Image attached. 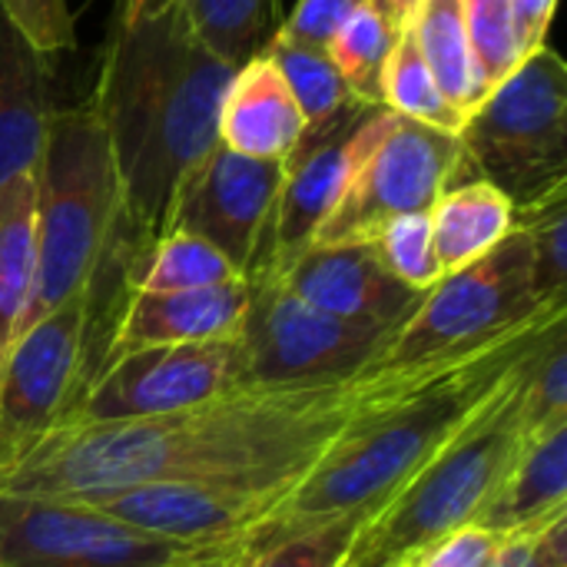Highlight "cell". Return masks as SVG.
Segmentation results:
<instances>
[{
  "mask_svg": "<svg viewBox=\"0 0 567 567\" xmlns=\"http://www.w3.org/2000/svg\"><path fill=\"white\" fill-rule=\"evenodd\" d=\"M472 179L528 206L567 186V70L545 43L495 83L458 130Z\"/></svg>",
  "mask_w": 567,
  "mask_h": 567,
  "instance_id": "6",
  "label": "cell"
},
{
  "mask_svg": "<svg viewBox=\"0 0 567 567\" xmlns=\"http://www.w3.org/2000/svg\"><path fill=\"white\" fill-rule=\"evenodd\" d=\"M243 551L159 538L80 498L0 495V567H236Z\"/></svg>",
  "mask_w": 567,
  "mask_h": 567,
  "instance_id": "8",
  "label": "cell"
},
{
  "mask_svg": "<svg viewBox=\"0 0 567 567\" xmlns=\"http://www.w3.org/2000/svg\"><path fill=\"white\" fill-rule=\"evenodd\" d=\"M565 316L538 319L478 349L435 359L412 382L369 405L296 482L279 512L246 542V548L269 545L342 515L372 522V515L382 512L435 458V452L482 412L542 332Z\"/></svg>",
  "mask_w": 567,
  "mask_h": 567,
  "instance_id": "3",
  "label": "cell"
},
{
  "mask_svg": "<svg viewBox=\"0 0 567 567\" xmlns=\"http://www.w3.org/2000/svg\"><path fill=\"white\" fill-rule=\"evenodd\" d=\"M276 70L282 73L292 100L299 103L302 116H306V130H316V126H326L339 116H346L349 110L355 106H365L359 103L339 66L332 63L329 50H319V47H306V43H296L289 37H282L279 30L272 33V40L266 43L262 50Z\"/></svg>",
  "mask_w": 567,
  "mask_h": 567,
  "instance_id": "26",
  "label": "cell"
},
{
  "mask_svg": "<svg viewBox=\"0 0 567 567\" xmlns=\"http://www.w3.org/2000/svg\"><path fill=\"white\" fill-rule=\"evenodd\" d=\"M429 223L439 266L445 276H452L488 256L515 233V206L498 186L485 179H465L435 199Z\"/></svg>",
  "mask_w": 567,
  "mask_h": 567,
  "instance_id": "21",
  "label": "cell"
},
{
  "mask_svg": "<svg viewBox=\"0 0 567 567\" xmlns=\"http://www.w3.org/2000/svg\"><path fill=\"white\" fill-rule=\"evenodd\" d=\"M365 525L369 522L359 515H342L276 538L269 545L246 548L239 567H346Z\"/></svg>",
  "mask_w": 567,
  "mask_h": 567,
  "instance_id": "31",
  "label": "cell"
},
{
  "mask_svg": "<svg viewBox=\"0 0 567 567\" xmlns=\"http://www.w3.org/2000/svg\"><path fill=\"white\" fill-rule=\"evenodd\" d=\"M269 276H276L302 302L336 319L379 326L389 332H399L422 302V292L385 272L369 243L309 246Z\"/></svg>",
  "mask_w": 567,
  "mask_h": 567,
  "instance_id": "16",
  "label": "cell"
},
{
  "mask_svg": "<svg viewBox=\"0 0 567 567\" xmlns=\"http://www.w3.org/2000/svg\"><path fill=\"white\" fill-rule=\"evenodd\" d=\"M382 106L412 123H422V126H432L442 133H455V136L465 123V113L442 93L439 80L432 76V70L415 43L412 27H402L395 50L389 56L385 76H382Z\"/></svg>",
  "mask_w": 567,
  "mask_h": 567,
  "instance_id": "28",
  "label": "cell"
},
{
  "mask_svg": "<svg viewBox=\"0 0 567 567\" xmlns=\"http://www.w3.org/2000/svg\"><path fill=\"white\" fill-rule=\"evenodd\" d=\"M525 432L567 422V319H555L522 362Z\"/></svg>",
  "mask_w": 567,
  "mask_h": 567,
  "instance_id": "30",
  "label": "cell"
},
{
  "mask_svg": "<svg viewBox=\"0 0 567 567\" xmlns=\"http://www.w3.org/2000/svg\"><path fill=\"white\" fill-rule=\"evenodd\" d=\"M306 133V116L276 63L259 53L246 60L219 110V143L249 159H286Z\"/></svg>",
  "mask_w": 567,
  "mask_h": 567,
  "instance_id": "19",
  "label": "cell"
},
{
  "mask_svg": "<svg viewBox=\"0 0 567 567\" xmlns=\"http://www.w3.org/2000/svg\"><path fill=\"white\" fill-rule=\"evenodd\" d=\"M0 7L43 56L66 53L76 47V30L66 0H0Z\"/></svg>",
  "mask_w": 567,
  "mask_h": 567,
  "instance_id": "34",
  "label": "cell"
},
{
  "mask_svg": "<svg viewBox=\"0 0 567 567\" xmlns=\"http://www.w3.org/2000/svg\"><path fill=\"white\" fill-rule=\"evenodd\" d=\"M236 565H239V561H236Z\"/></svg>",
  "mask_w": 567,
  "mask_h": 567,
  "instance_id": "42",
  "label": "cell"
},
{
  "mask_svg": "<svg viewBox=\"0 0 567 567\" xmlns=\"http://www.w3.org/2000/svg\"><path fill=\"white\" fill-rule=\"evenodd\" d=\"M415 558L419 555H382L375 548H365V545H355L352 558L346 567H415Z\"/></svg>",
  "mask_w": 567,
  "mask_h": 567,
  "instance_id": "38",
  "label": "cell"
},
{
  "mask_svg": "<svg viewBox=\"0 0 567 567\" xmlns=\"http://www.w3.org/2000/svg\"><path fill=\"white\" fill-rule=\"evenodd\" d=\"M249 279V309L236 332L246 385H322L359 375L379 365L395 332L362 322L336 319L296 292H289L276 276L259 272Z\"/></svg>",
  "mask_w": 567,
  "mask_h": 567,
  "instance_id": "9",
  "label": "cell"
},
{
  "mask_svg": "<svg viewBox=\"0 0 567 567\" xmlns=\"http://www.w3.org/2000/svg\"><path fill=\"white\" fill-rule=\"evenodd\" d=\"M179 7L199 43L236 70L259 56L282 23L279 0H179Z\"/></svg>",
  "mask_w": 567,
  "mask_h": 567,
  "instance_id": "25",
  "label": "cell"
},
{
  "mask_svg": "<svg viewBox=\"0 0 567 567\" xmlns=\"http://www.w3.org/2000/svg\"><path fill=\"white\" fill-rule=\"evenodd\" d=\"M33 179L37 282L27 326L83 296L123 249H140L126 236L116 163L90 103L53 110Z\"/></svg>",
  "mask_w": 567,
  "mask_h": 567,
  "instance_id": "4",
  "label": "cell"
},
{
  "mask_svg": "<svg viewBox=\"0 0 567 567\" xmlns=\"http://www.w3.org/2000/svg\"><path fill=\"white\" fill-rule=\"evenodd\" d=\"M567 515V422L532 432L512 462L505 482L482 508V528L495 535H525Z\"/></svg>",
  "mask_w": 567,
  "mask_h": 567,
  "instance_id": "20",
  "label": "cell"
},
{
  "mask_svg": "<svg viewBox=\"0 0 567 567\" xmlns=\"http://www.w3.org/2000/svg\"><path fill=\"white\" fill-rule=\"evenodd\" d=\"M561 312L567 306H548L538 296L528 239L515 229L488 256L435 282L395 332L379 365L409 369L449 359Z\"/></svg>",
  "mask_w": 567,
  "mask_h": 567,
  "instance_id": "7",
  "label": "cell"
},
{
  "mask_svg": "<svg viewBox=\"0 0 567 567\" xmlns=\"http://www.w3.org/2000/svg\"><path fill=\"white\" fill-rule=\"evenodd\" d=\"M246 309L249 279L183 292H130L120 306L100 365L143 349L233 339L243 326Z\"/></svg>",
  "mask_w": 567,
  "mask_h": 567,
  "instance_id": "17",
  "label": "cell"
},
{
  "mask_svg": "<svg viewBox=\"0 0 567 567\" xmlns=\"http://www.w3.org/2000/svg\"><path fill=\"white\" fill-rule=\"evenodd\" d=\"M53 110L47 56L0 7V186L37 173Z\"/></svg>",
  "mask_w": 567,
  "mask_h": 567,
  "instance_id": "18",
  "label": "cell"
},
{
  "mask_svg": "<svg viewBox=\"0 0 567 567\" xmlns=\"http://www.w3.org/2000/svg\"><path fill=\"white\" fill-rule=\"evenodd\" d=\"M515 229L528 239L538 296L548 306H567V186L518 206Z\"/></svg>",
  "mask_w": 567,
  "mask_h": 567,
  "instance_id": "29",
  "label": "cell"
},
{
  "mask_svg": "<svg viewBox=\"0 0 567 567\" xmlns=\"http://www.w3.org/2000/svg\"><path fill=\"white\" fill-rule=\"evenodd\" d=\"M399 33L402 27H395L375 0H365L326 47L359 103L382 106V76Z\"/></svg>",
  "mask_w": 567,
  "mask_h": 567,
  "instance_id": "27",
  "label": "cell"
},
{
  "mask_svg": "<svg viewBox=\"0 0 567 567\" xmlns=\"http://www.w3.org/2000/svg\"><path fill=\"white\" fill-rule=\"evenodd\" d=\"M37 282V179L0 186V375L27 326Z\"/></svg>",
  "mask_w": 567,
  "mask_h": 567,
  "instance_id": "22",
  "label": "cell"
},
{
  "mask_svg": "<svg viewBox=\"0 0 567 567\" xmlns=\"http://www.w3.org/2000/svg\"><path fill=\"white\" fill-rule=\"evenodd\" d=\"M375 3L389 13V20H392L395 27H409L422 0H375Z\"/></svg>",
  "mask_w": 567,
  "mask_h": 567,
  "instance_id": "39",
  "label": "cell"
},
{
  "mask_svg": "<svg viewBox=\"0 0 567 567\" xmlns=\"http://www.w3.org/2000/svg\"><path fill=\"white\" fill-rule=\"evenodd\" d=\"M389 123L392 110L355 106L346 116L302 133L296 150L282 159V186L272 219L246 276L272 272L312 246L319 226L342 199L355 166L389 130Z\"/></svg>",
  "mask_w": 567,
  "mask_h": 567,
  "instance_id": "13",
  "label": "cell"
},
{
  "mask_svg": "<svg viewBox=\"0 0 567 567\" xmlns=\"http://www.w3.org/2000/svg\"><path fill=\"white\" fill-rule=\"evenodd\" d=\"M246 385L239 339L143 349L103 362L83 385L63 425L130 422L183 412Z\"/></svg>",
  "mask_w": 567,
  "mask_h": 567,
  "instance_id": "12",
  "label": "cell"
},
{
  "mask_svg": "<svg viewBox=\"0 0 567 567\" xmlns=\"http://www.w3.org/2000/svg\"><path fill=\"white\" fill-rule=\"evenodd\" d=\"M522 362L482 412L455 432L382 512L372 515L359 545L395 558L422 555L439 538L478 522L528 439L522 415Z\"/></svg>",
  "mask_w": 567,
  "mask_h": 567,
  "instance_id": "5",
  "label": "cell"
},
{
  "mask_svg": "<svg viewBox=\"0 0 567 567\" xmlns=\"http://www.w3.org/2000/svg\"><path fill=\"white\" fill-rule=\"evenodd\" d=\"M246 279L216 246L193 233L169 229L146 243L126 269L130 292H183Z\"/></svg>",
  "mask_w": 567,
  "mask_h": 567,
  "instance_id": "24",
  "label": "cell"
},
{
  "mask_svg": "<svg viewBox=\"0 0 567 567\" xmlns=\"http://www.w3.org/2000/svg\"><path fill=\"white\" fill-rule=\"evenodd\" d=\"M239 561H243V558H239ZM236 567H239V565H236Z\"/></svg>",
  "mask_w": 567,
  "mask_h": 567,
  "instance_id": "41",
  "label": "cell"
},
{
  "mask_svg": "<svg viewBox=\"0 0 567 567\" xmlns=\"http://www.w3.org/2000/svg\"><path fill=\"white\" fill-rule=\"evenodd\" d=\"M279 186L282 159H249L216 143L176 186L166 233L206 239L246 276L269 229Z\"/></svg>",
  "mask_w": 567,
  "mask_h": 567,
  "instance_id": "15",
  "label": "cell"
},
{
  "mask_svg": "<svg viewBox=\"0 0 567 567\" xmlns=\"http://www.w3.org/2000/svg\"><path fill=\"white\" fill-rule=\"evenodd\" d=\"M173 0H116V13H136V10H156Z\"/></svg>",
  "mask_w": 567,
  "mask_h": 567,
  "instance_id": "40",
  "label": "cell"
},
{
  "mask_svg": "<svg viewBox=\"0 0 567 567\" xmlns=\"http://www.w3.org/2000/svg\"><path fill=\"white\" fill-rule=\"evenodd\" d=\"M96 365L90 289L20 332L0 375V475L66 422Z\"/></svg>",
  "mask_w": 567,
  "mask_h": 567,
  "instance_id": "10",
  "label": "cell"
},
{
  "mask_svg": "<svg viewBox=\"0 0 567 567\" xmlns=\"http://www.w3.org/2000/svg\"><path fill=\"white\" fill-rule=\"evenodd\" d=\"M502 545V535L482 528V525H465L445 538H439L432 548H425L415 567H488Z\"/></svg>",
  "mask_w": 567,
  "mask_h": 567,
  "instance_id": "36",
  "label": "cell"
},
{
  "mask_svg": "<svg viewBox=\"0 0 567 567\" xmlns=\"http://www.w3.org/2000/svg\"><path fill=\"white\" fill-rule=\"evenodd\" d=\"M558 0H512L515 10V23L525 43V53H535L545 47L548 30H551V17H555Z\"/></svg>",
  "mask_w": 567,
  "mask_h": 567,
  "instance_id": "37",
  "label": "cell"
},
{
  "mask_svg": "<svg viewBox=\"0 0 567 567\" xmlns=\"http://www.w3.org/2000/svg\"><path fill=\"white\" fill-rule=\"evenodd\" d=\"M369 246L375 249L379 262L385 266V272L392 279H399L402 286H409L422 296L445 276L439 266L435 246H432L429 213H409V216L385 223Z\"/></svg>",
  "mask_w": 567,
  "mask_h": 567,
  "instance_id": "33",
  "label": "cell"
},
{
  "mask_svg": "<svg viewBox=\"0 0 567 567\" xmlns=\"http://www.w3.org/2000/svg\"><path fill=\"white\" fill-rule=\"evenodd\" d=\"M365 0H299L292 7V13L279 23V33L296 40V43L326 50L332 43V37L342 30V23Z\"/></svg>",
  "mask_w": 567,
  "mask_h": 567,
  "instance_id": "35",
  "label": "cell"
},
{
  "mask_svg": "<svg viewBox=\"0 0 567 567\" xmlns=\"http://www.w3.org/2000/svg\"><path fill=\"white\" fill-rule=\"evenodd\" d=\"M472 179L462 140L392 113L389 130L355 166L342 199L319 226L312 246L372 243L379 229L409 213H429L435 199Z\"/></svg>",
  "mask_w": 567,
  "mask_h": 567,
  "instance_id": "11",
  "label": "cell"
},
{
  "mask_svg": "<svg viewBox=\"0 0 567 567\" xmlns=\"http://www.w3.org/2000/svg\"><path fill=\"white\" fill-rule=\"evenodd\" d=\"M409 27L442 93L468 116L485 96V86L472 56L465 0H422Z\"/></svg>",
  "mask_w": 567,
  "mask_h": 567,
  "instance_id": "23",
  "label": "cell"
},
{
  "mask_svg": "<svg viewBox=\"0 0 567 567\" xmlns=\"http://www.w3.org/2000/svg\"><path fill=\"white\" fill-rule=\"evenodd\" d=\"M465 23L472 40V56L482 86L488 93L528 56L515 23L512 0H465Z\"/></svg>",
  "mask_w": 567,
  "mask_h": 567,
  "instance_id": "32",
  "label": "cell"
},
{
  "mask_svg": "<svg viewBox=\"0 0 567 567\" xmlns=\"http://www.w3.org/2000/svg\"><path fill=\"white\" fill-rule=\"evenodd\" d=\"M299 478H193L80 498L103 515L189 545H243L279 512Z\"/></svg>",
  "mask_w": 567,
  "mask_h": 567,
  "instance_id": "14",
  "label": "cell"
},
{
  "mask_svg": "<svg viewBox=\"0 0 567 567\" xmlns=\"http://www.w3.org/2000/svg\"><path fill=\"white\" fill-rule=\"evenodd\" d=\"M236 66L193 33L179 0L116 13L90 106L123 193L126 236L143 249L166 233L183 176L219 143V110Z\"/></svg>",
  "mask_w": 567,
  "mask_h": 567,
  "instance_id": "2",
  "label": "cell"
},
{
  "mask_svg": "<svg viewBox=\"0 0 567 567\" xmlns=\"http://www.w3.org/2000/svg\"><path fill=\"white\" fill-rule=\"evenodd\" d=\"M425 365H369L322 385L236 389L156 419L60 425L0 475V495L93 498L193 478H302L355 415Z\"/></svg>",
  "mask_w": 567,
  "mask_h": 567,
  "instance_id": "1",
  "label": "cell"
}]
</instances>
